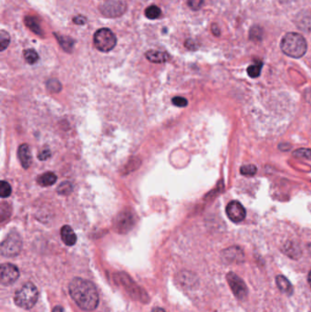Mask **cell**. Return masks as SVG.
Returning <instances> with one entry per match:
<instances>
[{
    "instance_id": "cell-19",
    "label": "cell",
    "mask_w": 311,
    "mask_h": 312,
    "mask_svg": "<svg viewBox=\"0 0 311 312\" xmlns=\"http://www.w3.org/2000/svg\"><path fill=\"white\" fill-rule=\"evenodd\" d=\"M162 11L157 6H150L146 10V16L149 20H156L161 16Z\"/></svg>"
},
{
    "instance_id": "cell-7",
    "label": "cell",
    "mask_w": 311,
    "mask_h": 312,
    "mask_svg": "<svg viewBox=\"0 0 311 312\" xmlns=\"http://www.w3.org/2000/svg\"><path fill=\"white\" fill-rule=\"evenodd\" d=\"M226 280L229 286L231 288L234 295L239 300H244L248 296V288L243 280L239 278L236 274L230 272L226 275Z\"/></svg>"
},
{
    "instance_id": "cell-33",
    "label": "cell",
    "mask_w": 311,
    "mask_h": 312,
    "mask_svg": "<svg viewBox=\"0 0 311 312\" xmlns=\"http://www.w3.org/2000/svg\"><path fill=\"white\" fill-rule=\"evenodd\" d=\"M212 32H213L214 35L216 36H220V34H221V32H220V30H219L218 25H214V24L212 26Z\"/></svg>"
},
{
    "instance_id": "cell-1",
    "label": "cell",
    "mask_w": 311,
    "mask_h": 312,
    "mask_svg": "<svg viewBox=\"0 0 311 312\" xmlns=\"http://www.w3.org/2000/svg\"><path fill=\"white\" fill-rule=\"evenodd\" d=\"M68 290L72 298L82 310L92 312L98 307V292L92 282L75 278L70 281Z\"/></svg>"
},
{
    "instance_id": "cell-8",
    "label": "cell",
    "mask_w": 311,
    "mask_h": 312,
    "mask_svg": "<svg viewBox=\"0 0 311 312\" xmlns=\"http://www.w3.org/2000/svg\"><path fill=\"white\" fill-rule=\"evenodd\" d=\"M20 278V270L13 264L6 263L1 266L0 268V281L3 285L8 286L14 283Z\"/></svg>"
},
{
    "instance_id": "cell-3",
    "label": "cell",
    "mask_w": 311,
    "mask_h": 312,
    "mask_svg": "<svg viewBox=\"0 0 311 312\" xmlns=\"http://www.w3.org/2000/svg\"><path fill=\"white\" fill-rule=\"evenodd\" d=\"M38 300V292L36 286L28 282L16 292L14 296V302L16 306L24 310H30L36 305Z\"/></svg>"
},
{
    "instance_id": "cell-5",
    "label": "cell",
    "mask_w": 311,
    "mask_h": 312,
    "mask_svg": "<svg viewBox=\"0 0 311 312\" xmlns=\"http://www.w3.org/2000/svg\"><path fill=\"white\" fill-rule=\"evenodd\" d=\"M22 250V240L16 232H11L6 236L1 244V254L4 256L12 258L20 253Z\"/></svg>"
},
{
    "instance_id": "cell-29",
    "label": "cell",
    "mask_w": 311,
    "mask_h": 312,
    "mask_svg": "<svg viewBox=\"0 0 311 312\" xmlns=\"http://www.w3.org/2000/svg\"><path fill=\"white\" fill-rule=\"evenodd\" d=\"M172 102L174 105H176V107H186L187 104H188V100L184 97H180V96H177V97H174L172 100Z\"/></svg>"
},
{
    "instance_id": "cell-28",
    "label": "cell",
    "mask_w": 311,
    "mask_h": 312,
    "mask_svg": "<svg viewBox=\"0 0 311 312\" xmlns=\"http://www.w3.org/2000/svg\"><path fill=\"white\" fill-rule=\"evenodd\" d=\"M296 157H300V158H305V159H311V150L310 149H298L296 151L294 152L293 154Z\"/></svg>"
},
{
    "instance_id": "cell-27",
    "label": "cell",
    "mask_w": 311,
    "mask_h": 312,
    "mask_svg": "<svg viewBox=\"0 0 311 312\" xmlns=\"http://www.w3.org/2000/svg\"><path fill=\"white\" fill-rule=\"evenodd\" d=\"M256 167L254 164H248V166H244L241 167V174H244L246 176H253L256 172Z\"/></svg>"
},
{
    "instance_id": "cell-10",
    "label": "cell",
    "mask_w": 311,
    "mask_h": 312,
    "mask_svg": "<svg viewBox=\"0 0 311 312\" xmlns=\"http://www.w3.org/2000/svg\"><path fill=\"white\" fill-rule=\"evenodd\" d=\"M226 214L234 223H239L246 218L244 206L238 201H232L226 206Z\"/></svg>"
},
{
    "instance_id": "cell-35",
    "label": "cell",
    "mask_w": 311,
    "mask_h": 312,
    "mask_svg": "<svg viewBox=\"0 0 311 312\" xmlns=\"http://www.w3.org/2000/svg\"><path fill=\"white\" fill-rule=\"evenodd\" d=\"M152 312H166L164 308H162L156 307L152 310Z\"/></svg>"
},
{
    "instance_id": "cell-32",
    "label": "cell",
    "mask_w": 311,
    "mask_h": 312,
    "mask_svg": "<svg viewBox=\"0 0 311 312\" xmlns=\"http://www.w3.org/2000/svg\"><path fill=\"white\" fill-rule=\"evenodd\" d=\"M73 20H74V22H75L76 24H78V25H82V24H84V23L86 22V20L83 18L82 16H77V18H75Z\"/></svg>"
},
{
    "instance_id": "cell-9",
    "label": "cell",
    "mask_w": 311,
    "mask_h": 312,
    "mask_svg": "<svg viewBox=\"0 0 311 312\" xmlns=\"http://www.w3.org/2000/svg\"><path fill=\"white\" fill-rule=\"evenodd\" d=\"M135 220L134 214L129 211H124L120 213L115 220V228L122 234H125L132 228Z\"/></svg>"
},
{
    "instance_id": "cell-15",
    "label": "cell",
    "mask_w": 311,
    "mask_h": 312,
    "mask_svg": "<svg viewBox=\"0 0 311 312\" xmlns=\"http://www.w3.org/2000/svg\"><path fill=\"white\" fill-rule=\"evenodd\" d=\"M25 23H26V26L32 30V32H34L36 35L38 36H43V32H42V26L40 24V21L36 20V18L35 16H28L25 18Z\"/></svg>"
},
{
    "instance_id": "cell-4",
    "label": "cell",
    "mask_w": 311,
    "mask_h": 312,
    "mask_svg": "<svg viewBox=\"0 0 311 312\" xmlns=\"http://www.w3.org/2000/svg\"><path fill=\"white\" fill-rule=\"evenodd\" d=\"M95 48L102 52H109L114 48L117 38L114 33L109 28H100L95 32L94 36Z\"/></svg>"
},
{
    "instance_id": "cell-25",
    "label": "cell",
    "mask_w": 311,
    "mask_h": 312,
    "mask_svg": "<svg viewBox=\"0 0 311 312\" xmlns=\"http://www.w3.org/2000/svg\"><path fill=\"white\" fill-rule=\"evenodd\" d=\"M12 189L10 184L6 181H2L0 184V196L2 198H8L10 196Z\"/></svg>"
},
{
    "instance_id": "cell-13",
    "label": "cell",
    "mask_w": 311,
    "mask_h": 312,
    "mask_svg": "<svg viewBox=\"0 0 311 312\" xmlns=\"http://www.w3.org/2000/svg\"><path fill=\"white\" fill-rule=\"evenodd\" d=\"M60 234H62V240L64 244H67L68 246H72L73 244H76L77 236L70 226H64L60 231Z\"/></svg>"
},
{
    "instance_id": "cell-23",
    "label": "cell",
    "mask_w": 311,
    "mask_h": 312,
    "mask_svg": "<svg viewBox=\"0 0 311 312\" xmlns=\"http://www.w3.org/2000/svg\"><path fill=\"white\" fill-rule=\"evenodd\" d=\"M249 38L250 40H254V42H258L261 40L262 36H263V30L260 26H254L251 28L250 32H249Z\"/></svg>"
},
{
    "instance_id": "cell-17",
    "label": "cell",
    "mask_w": 311,
    "mask_h": 312,
    "mask_svg": "<svg viewBox=\"0 0 311 312\" xmlns=\"http://www.w3.org/2000/svg\"><path fill=\"white\" fill-rule=\"evenodd\" d=\"M57 182V176L52 172H45L38 178V182L42 186H50Z\"/></svg>"
},
{
    "instance_id": "cell-30",
    "label": "cell",
    "mask_w": 311,
    "mask_h": 312,
    "mask_svg": "<svg viewBox=\"0 0 311 312\" xmlns=\"http://www.w3.org/2000/svg\"><path fill=\"white\" fill-rule=\"evenodd\" d=\"M204 0H188V6L192 10H199L202 8Z\"/></svg>"
},
{
    "instance_id": "cell-14",
    "label": "cell",
    "mask_w": 311,
    "mask_h": 312,
    "mask_svg": "<svg viewBox=\"0 0 311 312\" xmlns=\"http://www.w3.org/2000/svg\"><path fill=\"white\" fill-rule=\"evenodd\" d=\"M146 57L149 62L154 63L166 62L169 60V56L166 52L159 50H149L146 52Z\"/></svg>"
},
{
    "instance_id": "cell-24",
    "label": "cell",
    "mask_w": 311,
    "mask_h": 312,
    "mask_svg": "<svg viewBox=\"0 0 311 312\" xmlns=\"http://www.w3.org/2000/svg\"><path fill=\"white\" fill-rule=\"evenodd\" d=\"M73 186L72 182H63L58 186V192L60 194H62V196H68L70 194V192H72Z\"/></svg>"
},
{
    "instance_id": "cell-36",
    "label": "cell",
    "mask_w": 311,
    "mask_h": 312,
    "mask_svg": "<svg viewBox=\"0 0 311 312\" xmlns=\"http://www.w3.org/2000/svg\"><path fill=\"white\" fill-rule=\"evenodd\" d=\"M308 283H310V285L311 286V271L310 272V274H308Z\"/></svg>"
},
{
    "instance_id": "cell-18",
    "label": "cell",
    "mask_w": 311,
    "mask_h": 312,
    "mask_svg": "<svg viewBox=\"0 0 311 312\" xmlns=\"http://www.w3.org/2000/svg\"><path fill=\"white\" fill-rule=\"evenodd\" d=\"M56 38H57L60 45L62 46L65 52H72L74 43H73V40L70 38L63 36H56Z\"/></svg>"
},
{
    "instance_id": "cell-20",
    "label": "cell",
    "mask_w": 311,
    "mask_h": 312,
    "mask_svg": "<svg viewBox=\"0 0 311 312\" xmlns=\"http://www.w3.org/2000/svg\"><path fill=\"white\" fill-rule=\"evenodd\" d=\"M263 66V63L256 62L253 65H250L248 68V74L249 75V77L251 78H258L261 73V68Z\"/></svg>"
},
{
    "instance_id": "cell-34",
    "label": "cell",
    "mask_w": 311,
    "mask_h": 312,
    "mask_svg": "<svg viewBox=\"0 0 311 312\" xmlns=\"http://www.w3.org/2000/svg\"><path fill=\"white\" fill-rule=\"evenodd\" d=\"M52 312H64V308L62 306H56L55 308H53Z\"/></svg>"
},
{
    "instance_id": "cell-26",
    "label": "cell",
    "mask_w": 311,
    "mask_h": 312,
    "mask_svg": "<svg viewBox=\"0 0 311 312\" xmlns=\"http://www.w3.org/2000/svg\"><path fill=\"white\" fill-rule=\"evenodd\" d=\"M47 88L52 92H58L62 90V84L56 78H52L47 82Z\"/></svg>"
},
{
    "instance_id": "cell-6",
    "label": "cell",
    "mask_w": 311,
    "mask_h": 312,
    "mask_svg": "<svg viewBox=\"0 0 311 312\" xmlns=\"http://www.w3.org/2000/svg\"><path fill=\"white\" fill-rule=\"evenodd\" d=\"M127 10L125 0H105L100 6V10L107 18H118L124 15Z\"/></svg>"
},
{
    "instance_id": "cell-12",
    "label": "cell",
    "mask_w": 311,
    "mask_h": 312,
    "mask_svg": "<svg viewBox=\"0 0 311 312\" xmlns=\"http://www.w3.org/2000/svg\"><path fill=\"white\" fill-rule=\"evenodd\" d=\"M18 159L21 162V166L24 167L25 169H28V167L32 166V156L30 148L28 144H22L20 146L18 151Z\"/></svg>"
},
{
    "instance_id": "cell-2",
    "label": "cell",
    "mask_w": 311,
    "mask_h": 312,
    "mask_svg": "<svg viewBox=\"0 0 311 312\" xmlns=\"http://www.w3.org/2000/svg\"><path fill=\"white\" fill-rule=\"evenodd\" d=\"M281 50L291 58L303 57L306 54L308 44L305 38L295 32H290L283 36L280 43Z\"/></svg>"
},
{
    "instance_id": "cell-21",
    "label": "cell",
    "mask_w": 311,
    "mask_h": 312,
    "mask_svg": "<svg viewBox=\"0 0 311 312\" xmlns=\"http://www.w3.org/2000/svg\"><path fill=\"white\" fill-rule=\"evenodd\" d=\"M24 58L28 64H35L38 60V54L34 50H26L24 52Z\"/></svg>"
},
{
    "instance_id": "cell-11",
    "label": "cell",
    "mask_w": 311,
    "mask_h": 312,
    "mask_svg": "<svg viewBox=\"0 0 311 312\" xmlns=\"http://www.w3.org/2000/svg\"><path fill=\"white\" fill-rule=\"evenodd\" d=\"M296 26L301 32H311V12L300 11L295 18Z\"/></svg>"
},
{
    "instance_id": "cell-16",
    "label": "cell",
    "mask_w": 311,
    "mask_h": 312,
    "mask_svg": "<svg viewBox=\"0 0 311 312\" xmlns=\"http://www.w3.org/2000/svg\"><path fill=\"white\" fill-rule=\"evenodd\" d=\"M276 285L278 286L280 290L282 292H284L288 295H290L293 292V286L291 285L290 282L288 281V278H286L284 276H278L276 278Z\"/></svg>"
},
{
    "instance_id": "cell-31",
    "label": "cell",
    "mask_w": 311,
    "mask_h": 312,
    "mask_svg": "<svg viewBox=\"0 0 311 312\" xmlns=\"http://www.w3.org/2000/svg\"><path fill=\"white\" fill-rule=\"evenodd\" d=\"M50 156H52V152L48 149H43L38 154V159L44 161V160H47L48 158H50Z\"/></svg>"
},
{
    "instance_id": "cell-22",
    "label": "cell",
    "mask_w": 311,
    "mask_h": 312,
    "mask_svg": "<svg viewBox=\"0 0 311 312\" xmlns=\"http://www.w3.org/2000/svg\"><path fill=\"white\" fill-rule=\"evenodd\" d=\"M10 43V34L5 30L0 32V50L4 52L6 48L8 47Z\"/></svg>"
}]
</instances>
